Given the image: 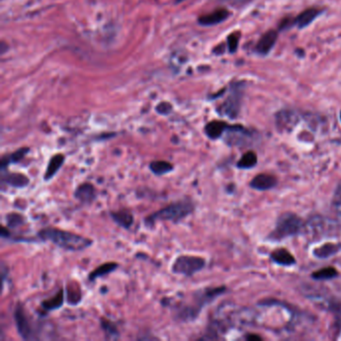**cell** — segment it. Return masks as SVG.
Masks as SVG:
<instances>
[{
  "instance_id": "277c9868",
  "label": "cell",
  "mask_w": 341,
  "mask_h": 341,
  "mask_svg": "<svg viewBox=\"0 0 341 341\" xmlns=\"http://www.w3.org/2000/svg\"><path fill=\"white\" fill-rule=\"evenodd\" d=\"M304 228L302 219L298 215L286 212L278 217L274 230L268 236V239L279 241L284 238L298 234Z\"/></svg>"
},
{
  "instance_id": "4316f807",
  "label": "cell",
  "mask_w": 341,
  "mask_h": 341,
  "mask_svg": "<svg viewBox=\"0 0 341 341\" xmlns=\"http://www.w3.org/2000/svg\"><path fill=\"white\" fill-rule=\"evenodd\" d=\"M338 275L337 270L334 267H325L312 273V278L316 280H328Z\"/></svg>"
},
{
  "instance_id": "6da1fadb",
  "label": "cell",
  "mask_w": 341,
  "mask_h": 341,
  "mask_svg": "<svg viewBox=\"0 0 341 341\" xmlns=\"http://www.w3.org/2000/svg\"><path fill=\"white\" fill-rule=\"evenodd\" d=\"M225 291V286L204 287L193 291L189 301H181L173 307L172 314L174 319L179 322H191L196 320L202 309L213 300L224 294Z\"/></svg>"
},
{
  "instance_id": "83f0119b",
  "label": "cell",
  "mask_w": 341,
  "mask_h": 341,
  "mask_svg": "<svg viewBox=\"0 0 341 341\" xmlns=\"http://www.w3.org/2000/svg\"><path fill=\"white\" fill-rule=\"evenodd\" d=\"M65 299H66V302L69 304V305H77L81 302V299H82V295H81V291L79 289H76L74 290V288L72 287V290L69 288V286L67 285L65 288Z\"/></svg>"
},
{
  "instance_id": "e575fe53",
  "label": "cell",
  "mask_w": 341,
  "mask_h": 341,
  "mask_svg": "<svg viewBox=\"0 0 341 341\" xmlns=\"http://www.w3.org/2000/svg\"><path fill=\"white\" fill-rule=\"evenodd\" d=\"M340 119H341V113H340Z\"/></svg>"
},
{
  "instance_id": "30bf717a",
  "label": "cell",
  "mask_w": 341,
  "mask_h": 341,
  "mask_svg": "<svg viewBox=\"0 0 341 341\" xmlns=\"http://www.w3.org/2000/svg\"><path fill=\"white\" fill-rule=\"evenodd\" d=\"M111 219L115 224L125 230H129L134 224V215L128 209H120L109 213Z\"/></svg>"
},
{
  "instance_id": "836d02e7",
  "label": "cell",
  "mask_w": 341,
  "mask_h": 341,
  "mask_svg": "<svg viewBox=\"0 0 341 341\" xmlns=\"http://www.w3.org/2000/svg\"><path fill=\"white\" fill-rule=\"evenodd\" d=\"M333 205L335 206V208H336L337 212L339 213V215H341V202H339V203H336V204H333Z\"/></svg>"
},
{
  "instance_id": "f1b7e54d",
  "label": "cell",
  "mask_w": 341,
  "mask_h": 341,
  "mask_svg": "<svg viewBox=\"0 0 341 341\" xmlns=\"http://www.w3.org/2000/svg\"><path fill=\"white\" fill-rule=\"evenodd\" d=\"M239 42V35L237 33H233L228 37V49L231 53L235 52L238 47Z\"/></svg>"
},
{
  "instance_id": "4dcf8cb0",
  "label": "cell",
  "mask_w": 341,
  "mask_h": 341,
  "mask_svg": "<svg viewBox=\"0 0 341 341\" xmlns=\"http://www.w3.org/2000/svg\"><path fill=\"white\" fill-rule=\"evenodd\" d=\"M220 1L224 3H228L233 6H242L248 2L252 1V0H220Z\"/></svg>"
},
{
  "instance_id": "8fae6325",
  "label": "cell",
  "mask_w": 341,
  "mask_h": 341,
  "mask_svg": "<svg viewBox=\"0 0 341 341\" xmlns=\"http://www.w3.org/2000/svg\"><path fill=\"white\" fill-rule=\"evenodd\" d=\"M65 155L62 153H56L53 154L52 156L50 157L44 175H43V180L48 182L50 181L52 178H54V176L58 173V171L61 169V167L63 166L64 162H65Z\"/></svg>"
},
{
  "instance_id": "2e32d148",
  "label": "cell",
  "mask_w": 341,
  "mask_h": 341,
  "mask_svg": "<svg viewBox=\"0 0 341 341\" xmlns=\"http://www.w3.org/2000/svg\"><path fill=\"white\" fill-rule=\"evenodd\" d=\"M119 267V263L114 262V261H109V262H105L99 266H97L96 268L93 269L87 276L88 280L90 282L96 281L97 279L102 278L114 271H116V269Z\"/></svg>"
},
{
  "instance_id": "cb8c5ba5",
  "label": "cell",
  "mask_w": 341,
  "mask_h": 341,
  "mask_svg": "<svg viewBox=\"0 0 341 341\" xmlns=\"http://www.w3.org/2000/svg\"><path fill=\"white\" fill-rule=\"evenodd\" d=\"M100 327L105 335L106 339H118L120 336V332L116 326V324L114 322H112L111 320L105 318V317H101L100 318Z\"/></svg>"
},
{
  "instance_id": "ac0fdd59",
  "label": "cell",
  "mask_w": 341,
  "mask_h": 341,
  "mask_svg": "<svg viewBox=\"0 0 341 341\" xmlns=\"http://www.w3.org/2000/svg\"><path fill=\"white\" fill-rule=\"evenodd\" d=\"M277 39V33L274 30H269L259 39L256 45V51L259 54L266 55L273 48Z\"/></svg>"
},
{
  "instance_id": "d6986e66",
  "label": "cell",
  "mask_w": 341,
  "mask_h": 341,
  "mask_svg": "<svg viewBox=\"0 0 341 341\" xmlns=\"http://www.w3.org/2000/svg\"><path fill=\"white\" fill-rule=\"evenodd\" d=\"M228 15H229V12L226 9H217L207 15L201 16L198 21L201 25H204V26L215 25L224 21L228 17Z\"/></svg>"
},
{
  "instance_id": "e0dca14e",
  "label": "cell",
  "mask_w": 341,
  "mask_h": 341,
  "mask_svg": "<svg viewBox=\"0 0 341 341\" xmlns=\"http://www.w3.org/2000/svg\"><path fill=\"white\" fill-rule=\"evenodd\" d=\"M277 180L273 175L262 173L256 175L250 182V186L256 190H268L276 185Z\"/></svg>"
},
{
  "instance_id": "484cf974",
  "label": "cell",
  "mask_w": 341,
  "mask_h": 341,
  "mask_svg": "<svg viewBox=\"0 0 341 341\" xmlns=\"http://www.w3.org/2000/svg\"><path fill=\"white\" fill-rule=\"evenodd\" d=\"M257 155L253 151H248L242 155L236 166L240 169H249L256 165Z\"/></svg>"
},
{
  "instance_id": "4fadbf2b",
  "label": "cell",
  "mask_w": 341,
  "mask_h": 341,
  "mask_svg": "<svg viewBox=\"0 0 341 341\" xmlns=\"http://www.w3.org/2000/svg\"><path fill=\"white\" fill-rule=\"evenodd\" d=\"M298 122V116L289 110L279 112L276 115V125L280 130H291Z\"/></svg>"
},
{
  "instance_id": "ffe728a7",
  "label": "cell",
  "mask_w": 341,
  "mask_h": 341,
  "mask_svg": "<svg viewBox=\"0 0 341 341\" xmlns=\"http://www.w3.org/2000/svg\"><path fill=\"white\" fill-rule=\"evenodd\" d=\"M341 250L340 243H325L313 250V255L319 259H325L337 254Z\"/></svg>"
},
{
  "instance_id": "7c38bea8",
  "label": "cell",
  "mask_w": 341,
  "mask_h": 341,
  "mask_svg": "<svg viewBox=\"0 0 341 341\" xmlns=\"http://www.w3.org/2000/svg\"><path fill=\"white\" fill-rule=\"evenodd\" d=\"M29 152H30L29 147H21L11 153H6L2 155L1 162H0V169L1 170L8 169L10 164H17L21 162Z\"/></svg>"
},
{
  "instance_id": "d6a6232c",
  "label": "cell",
  "mask_w": 341,
  "mask_h": 341,
  "mask_svg": "<svg viewBox=\"0 0 341 341\" xmlns=\"http://www.w3.org/2000/svg\"><path fill=\"white\" fill-rule=\"evenodd\" d=\"M246 339H247V340H251V341H252V340H258V341L261 340V338H260L259 336H257V335H248V336L246 337Z\"/></svg>"
},
{
  "instance_id": "7402d4cb",
  "label": "cell",
  "mask_w": 341,
  "mask_h": 341,
  "mask_svg": "<svg viewBox=\"0 0 341 341\" xmlns=\"http://www.w3.org/2000/svg\"><path fill=\"white\" fill-rule=\"evenodd\" d=\"M149 170L156 176L166 175L174 170V165L166 160H154L149 163Z\"/></svg>"
},
{
  "instance_id": "5bb4252c",
  "label": "cell",
  "mask_w": 341,
  "mask_h": 341,
  "mask_svg": "<svg viewBox=\"0 0 341 341\" xmlns=\"http://www.w3.org/2000/svg\"><path fill=\"white\" fill-rule=\"evenodd\" d=\"M65 290L64 288H61L58 292H56L53 296L44 299L40 306L42 308V310L46 312H52L55 311V310L60 309L62 306L64 305L65 302Z\"/></svg>"
},
{
  "instance_id": "3957f363",
  "label": "cell",
  "mask_w": 341,
  "mask_h": 341,
  "mask_svg": "<svg viewBox=\"0 0 341 341\" xmlns=\"http://www.w3.org/2000/svg\"><path fill=\"white\" fill-rule=\"evenodd\" d=\"M195 210V203L189 197H185L180 200L174 201L167 206L154 211L147 215L143 219V224L147 228H152L158 221H171L179 223L187 218Z\"/></svg>"
},
{
  "instance_id": "5b68a950",
  "label": "cell",
  "mask_w": 341,
  "mask_h": 341,
  "mask_svg": "<svg viewBox=\"0 0 341 341\" xmlns=\"http://www.w3.org/2000/svg\"><path fill=\"white\" fill-rule=\"evenodd\" d=\"M206 266L205 258L196 255L183 254L177 256L172 265L171 272L176 275L192 277Z\"/></svg>"
},
{
  "instance_id": "d4e9b609",
  "label": "cell",
  "mask_w": 341,
  "mask_h": 341,
  "mask_svg": "<svg viewBox=\"0 0 341 341\" xmlns=\"http://www.w3.org/2000/svg\"><path fill=\"white\" fill-rule=\"evenodd\" d=\"M26 223L24 215L18 212H9L5 215V224L9 229H17Z\"/></svg>"
},
{
  "instance_id": "603a6c76",
  "label": "cell",
  "mask_w": 341,
  "mask_h": 341,
  "mask_svg": "<svg viewBox=\"0 0 341 341\" xmlns=\"http://www.w3.org/2000/svg\"><path fill=\"white\" fill-rule=\"evenodd\" d=\"M319 13L320 11L315 8L306 9L296 17L295 23L299 28H304L311 23L319 15Z\"/></svg>"
},
{
  "instance_id": "7a4b0ae2",
  "label": "cell",
  "mask_w": 341,
  "mask_h": 341,
  "mask_svg": "<svg viewBox=\"0 0 341 341\" xmlns=\"http://www.w3.org/2000/svg\"><path fill=\"white\" fill-rule=\"evenodd\" d=\"M37 238L41 241H49L61 249L71 252L85 250L93 244V240L89 237L56 227H46L39 230Z\"/></svg>"
},
{
  "instance_id": "9a60e30c",
  "label": "cell",
  "mask_w": 341,
  "mask_h": 341,
  "mask_svg": "<svg viewBox=\"0 0 341 341\" xmlns=\"http://www.w3.org/2000/svg\"><path fill=\"white\" fill-rule=\"evenodd\" d=\"M228 127L229 125L227 123L223 121L214 120L206 124L204 131L208 138H210L211 140H216L220 138L225 131H227Z\"/></svg>"
},
{
  "instance_id": "ba28073f",
  "label": "cell",
  "mask_w": 341,
  "mask_h": 341,
  "mask_svg": "<svg viewBox=\"0 0 341 341\" xmlns=\"http://www.w3.org/2000/svg\"><path fill=\"white\" fill-rule=\"evenodd\" d=\"M1 182L6 184L9 187L22 189L27 187L30 183V179L27 175L21 172H12L8 169L1 170Z\"/></svg>"
},
{
  "instance_id": "8992f818",
  "label": "cell",
  "mask_w": 341,
  "mask_h": 341,
  "mask_svg": "<svg viewBox=\"0 0 341 341\" xmlns=\"http://www.w3.org/2000/svg\"><path fill=\"white\" fill-rule=\"evenodd\" d=\"M13 319L17 333L23 340L37 339L32 322H31L29 316L27 315L23 304L20 302H18L14 307Z\"/></svg>"
},
{
  "instance_id": "1f68e13d",
  "label": "cell",
  "mask_w": 341,
  "mask_h": 341,
  "mask_svg": "<svg viewBox=\"0 0 341 341\" xmlns=\"http://www.w3.org/2000/svg\"><path fill=\"white\" fill-rule=\"evenodd\" d=\"M339 202H341V181L339 182L337 188H336V191L334 194V199H333V204H336Z\"/></svg>"
},
{
  "instance_id": "44dd1931",
  "label": "cell",
  "mask_w": 341,
  "mask_h": 341,
  "mask_svg": "<svg viewBox=\"0 0 341 341\" xmlns=\"http://www.w3.org/2000/svg\"><path fill=\"white\" fill-rule=\"evenodd\" d=\"M271 259L279 265L282 266H290L295 264V258L294 256L284 248H280V249H276L271 253Z\"/></svg>"
},
{
  "instance_id": "f546056e",
  "label": "cell",
  "mask_w": 341,
  "mask_h": 341,
  "mask_svg": "<svg viewBox=\"0 0 341 341\" xmlns=\"http://www.w3.org/2000/svg\"><path fill=\"white\" fill-rule=\"evenodd\" d=\"M172 110V106L170 103H167V102H162V103H159L157 106H156V111L159 113V114H162V115H167L171 112Z\"/></svg>"
},
{
  "instance_id": "9c48e42d",
  "label": "cell",
  "mask_w": 341,
  "mask_h": 341,
  "mask_svg": "<svg viewBox=\"0 0 341 341\" xmlns=\"http://www.w3.org/2000/svg\"><path fill=\"white\" fill-rule=\"evenodd\" d=\"M73 197L81 204L90 205L97 198L96 189L94 185L90 182H84L79 184L73 192Z\"/></svg>"
},
{
  "instance_id": "52a82bcc",
  "label": "cell",
  "mask_w": 341,
  "mask_h": 341,
  "mask_svg": "<svg viewBox=\"0 0 341 341\" xmlns=\"http://www.w3.org/2000/svg\"><path fill=\"white\" fill-rule=\"evenodd\" d=\"M242 97V91L237 85L232 89L228 98L225 100L221 107L222 114L228 116L231 119H234L239 112L240 103Z\"/></svg>"
}]
</instances>
